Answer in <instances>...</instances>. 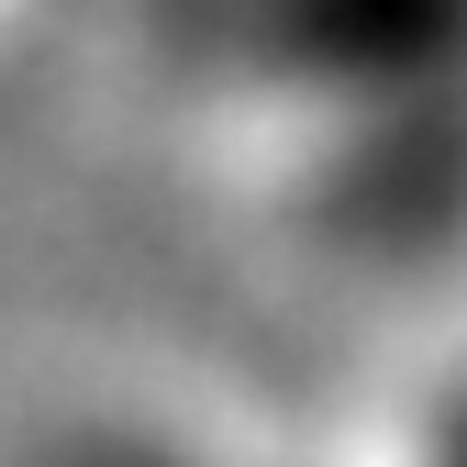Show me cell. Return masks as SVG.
<instances>
[{"mask_svg":"<svg viewBox=\"0 0 467 467\" xmlns=\"http://www.w3.org/2000/svg\"><path fill=\"white\" fill-rule=\"evenodd\" d=\"M256 223L368 301L467 278V23H234L212 34Z\"/></svg>","mask_w":467,"mask_h":467,"instance_id":"obj_1","label":"cell"},{"mask_svg":"<svg viewBox=\"0 0 467 467\" xmlns=\"http://www.w3.org/2000/svg\"><path fill=\"white\" fill-rule=\"evenodd\" d=\"M23 467H267L234 434H201V423H167V412H89V423H56L34 434Z\"/></svg>","mask_w":467,"mask_h":467,"instance_id":"obj_2","label":"cell"},{"mask_svg":"<svg viewBox=\"0 0 467 467\" xmlns=\"http://www.w3.org/2000/svg\"><path fill=\"white\" fill-rule=\"evenodd\" d=\"M389 467H467V389H445L434 412L389 445Z\"/></svg>","mask_w":467,"mask_h":467,"instance_id":"obj_3","label":"cell"}]
</instances>
